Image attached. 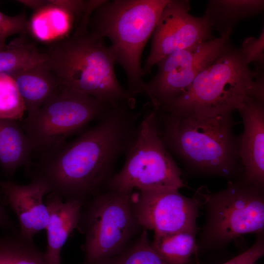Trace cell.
<instances>
[{"instance_id":"cell-1","label":"cell","mask_w":264,"mask_h":264,"mask_svg":"<svg viewBox=\"0 0 264 264\" xmlns=\"http://www.w3.org/2000/svg\"><path fill=\"white\" fill-rule=\"evenodd\" d=\"M134 105L111 107L92 127L42 154L27 167L31 180L42 182L48 193L85 204L106 190L114 166L135 134L142 112Z\"/></svg>"},{"instance_id":"cell-2","label":"cell","mask_w":264,"mask_h":264,"mask_svg":"<svg viewBox=\"0 0 264 264\" xmlns=\"http://www.w3.org/2000/svg\"><path fill=\"white\" fill-rule=\"evenodd\" d=\"M167 149L191 172L235 181L242 178L239 136L232 113L176 114L157 111Z\"/></svg>"},{"instance_id":"cell-3","label":"cell","mask_w":264,"mask_h":264,"mask_svg":"<svg viewBox=\"0 0 264 264\" xmlns=\"http://www.w3.org/2000/svg\"><path fill=\"white\" fill-rule=\"evenodd\" d=\"M42 51L43 64L60 84L111 106L135 104L134 96L118 82L109 47L93 33L74 31Z\"/></svg>"},{"instance_id":"cell-4","label":"cell","mask_w":264,"mask_h":264,"mask_svg":"<svg viewBox=\"0 0 264 264\" xmlns=\"http://www.w3.org/2000/svg\"><path fill=\"white\" fill-rule=\"evenodd\" d=\"M250 96L264 100L263 68L251 70L230 43L178 97L157 110L217 115L238 110Z\"/></svg>"},{"instance_id":"cell-5","label":"cell","mask_w":264,"mask_h":264,"mask_svg":"<svg viewBox=\"0 0 264 264\" xmlns=\"http://www.w3.org/2000/svg\"><path fill=\"white\" fill-rule=\"evenodd\" d=\"M168 1L104 0L90 17V31L110 41L109 48L124 70L127 90L133 96L145 95L142 54Z\"/></svg>"},{"instance_id":"cell-6","label":"cell","mask_w":264,"mask_h":264,"mask_svg":"<svg viewBox=\"0 0 264 264\" xmlns=\"http://www.w3.org/2000/svg\"><path fill=\"white\" fill-rule=\"evenodd\" d=\"M205 208V221L197 240L199 250L222 248L247 234L264 233V187L242 178L210 193L197 192Z\"/></svg>"},{"instance_id":"cell-7","label":"cell","mask_w":264,"mask_h":264,"mask_svg":"<svg viewBox=\"0 0 264 264\" xmlns=\"http://www.w3.org/2000/svg\"><path fill=\"white\" fill-rule=\"evenodd\" d=\"M121 170L114 174L107 189L132 192L185 186L181 171L163 140L158 116L153 108L139 121L133 140L126 151Z\"/></svg>"},{"instance_id":"cell-8","label":"cell","mask_w":264,"mask_h":264,"mask_svg":"<svg viewBox=\"0 0 264 264\" xmlns=\"http://www.w3.org/2000/svg\"><path fill=\"white\" fill-rule=\"evenodd\" d=\"M133 196L132 192L106 190L84 204L77 227L85 238L82 264H97L119 254L141 233Z\"/></svg>"},{"instance_id":"cell-9","label":"cell","mask_w":264,"mask_h":264,"mask_svg":"<svg viewBox=\"0 0 264 264\" xmlns=\"http://www.w3.org/2000/svg\"><path fill=\"white\" fill-rule=\"evenodd\" d=\"M111 107L61 84L49 100L19 122L33 153L41 155L98 121Z\"/></svg>"},{"instance_id":"cell-10","label":"cell","mask_w":264,"mask_h":264,"mask_svg":"<svg viewBox=\"0 0 264 264\" xmlns=\"http://www.w3.org/2000/svg\"><path fill=\"white\" fill-rule=\"evenodd\" d=\"M231 33L176 51L159 61L156 74L145 83V95L153 108L158 110L178 97L230 43Z\"/></svg>"},{"instance_id":"cell-11","label":"cell","mask_w":264,"mask_h":264,"mask_svg":"<svg viewBox=\"0 0 264 264\" xmlns=\"http://www.w3.org/2000/svg\"><path fill=\"white\" fill-rule=\"evenodd\" d=\"M197 194L191 198L175 189L140 191L133 194V212L142 229L153 231L154 235L179 231L197 233V221L201 205Z\"/></svg>"},{"instance_id":"cell-12","label":"cell","mask_w":264,"mask_h":264,"mask_svg":"<svg viewBox=\"0 0 264 264\" xmlns=\"http://www.w3.org/2000/svg\"><path fill=\"white\" fill-rule=\"evenodd\" d=\"M190 6L188 0H169L165 5L153 33L144 75L165 57L214 38L205 18L192 15Z\"/></svg>"},{"instance_id":"cell-13","label":"cell","mask_w":264,"mask_h":264,"mask_svg":"<svg viewBox=\"0 0 264 264\" xmlns=\"http://www.w3.org/2000/svg\"><path fill=\"white\" fill-rule=\"evenodd\" d=\"M47 194V188L39 181L31 180L25 185L0 181V203L15 213L23 237L33 240L45 229L49 216L44 197Z\"/></svg>"},{"instance_id":"cell-14","label":"cell","mask_w":264,"mask_h":264,"mask_svg":"<svg viewBox=\"0 0 264 264\" xmlns=\"http://www.w3.org/2000/svg\"><path fill=\"white\" fill-rule=\"evenodd\" d=\"M238 111L243 125L239 136L242 179L264 187V101L250 96Z\"/></svg>"},{"instance_id":"cell-15","label":"cell","mask_w":264,"mask_h":264,"mask_svg":"<svg viewBox=\"0 0 264 264\" xmlns=\"http://www.w3.org/2000/svg\"><path fill=\"white\" fill-rule=\"evenodd\" d=\"M48 212L45 228L47 245L44 253L50 264H61V253L70 234L77 228L84 203L78 200L64 201L59 196L47 194L44 199Z\"/></svg>"},{"instance_id":"cell-16","label":"cell","mask_w":264,"mask_h":264,"mask_svg":"<svg viewBox=\"0 0 264 264\" xmlns=\"http://www.w3.org/2000/svg\"><path fill=\"white\" fill-rule=\"evenodd\" d=\"M14 80L23 101L26 116H30L58 91L60 83L55 75L43 63L6 73Z\"/></svg>"},{"instance_id":"cell-17","label":"cell","mask_w":264,"mask_h":264,"mask_svg":"<svg viewBox=\"0 0 264 264\" xmlns=\"http://www.w3.org/2000/svg\"><path fill=\"white\" fill-rule=\"evenodd\" d=\"M33 149L19 121L0 119V165L11 176L31 162Z\"/></svg>"},{"instance_id":"cell-18","label":"cell","mask_w":264,"mask_h":264,"mask_svg":"<svg viewBox=\"0 0 264 264\" xmlns=\"http://www.w3.org/2000/svg\"><path fill=\"white\" fill-rule=\"evenodd\" d=\"M264 9L263 0H209L203 16L212 31L223 35L232 33L239 22L261 14Z\"/></svg>"},{"instance_id":"cell-19","label":"cell","mask_w":264,"mask_h":264,"mask_svg":"<svg viewBox=\"0 0 264 264\" xmlns=\"http://www.w3.org/2000/svg\"><path fill=\"white\" fill-rule=\"evenodd\" d=\"M46 2L29 21V33L41 42L51 43L68 36L76 22L69 13Z\"/></svg>"},{"instance_id":"cell-20","label":"cell","mask_w":264,"mask_h":264,"mask_svg":"<svg viewBox=\"0 0 264 264\" xmlns=\"http://www.w3.org/2000/svg\"><path fill=\"white\" fill-rule=\"evenodd\" d=\"M197 233L179 231L168 234L154 235L151 242L153 249L172 264H188L198 252Z\"/></svg>"},{"instance_id":"cell-21","label":"cell","mask_w":264,"mask_h":264,"mask_svg":"<svg viewBox=\"0 0 264 264\" xmlns=\"http://www.w3.org/2000/svg\"><path fill=\"white\" fill-rule=\"evenodd\" d=\"M0 264H50L33 240L19 231L0 236Z\"/></svg>"},{"instance_id":"cell-22","label":"cell","mask_w":264,"mask_h":264,"mask_svg":"<svg viewBox=\"0 0 264 264\" xmlns=\"http://www.w3.org/2000/svg\"><path fill=\"white\" fill-rule=\"evenodd\" d=\"M26 35H20L0 51V73H8L21 68L43 63L44 55L36 44Z\"/></svg>"},{"instance_id":"cell-23","label":"cell","mask_w":264,"mask_h":264,"mask_svg":"<svg viewBox=\"0 0 264 264\" xmlns=\"http://www.w3.org/2000/svg\"><path fill=\"white\" fill-rule=\"evenodd\" d=\"M97 264H172L152 247L147 230L141 233L121 253ZM188 264H191V262Z\"/></svg>"},{"instance_id":"cell-24","label":"cell","mask_w":264,"mask_h":264,"mask_svg":"<svg viewBox=\"0 0 264 264\" xmlns=\"http://www.w3.org/2000/svg\"><path fill=\"white\" fill-rule=\"evenodd\" d=\"M25 107L12 77L0 73V119L20 121Z\"/></svg>"},{"instance_id":"cell-25","label":"cell","mask_w":264,"mask_h":264,"mask_svg":"<svg viewBox=\"0 0 264 264\" xmlns=\"http://www.w3.org/2000/svg\"><path fill=\"white\" fill-rule=\"evenodd\" d=\"M29 33V21L24 13L8 16L0 11V51L7 47L5 42L15 34L26 35Z\"/></svg>"},{"instance_id":"cell-26","label":"cell","mask_w":264,"mask_h":264,"mask_svg":"<svg viewBox=\"0 0 264 264\" xmlns=\"http://www.w3.org/2000/svg\"><path fill=\"white\" fill-rule=\"evenodd\" d=\"M240 48L241 54L247 64L252 63L264 67V27L258 38L247 37L242 42Z\"/></svg>"},{"instance_id":"cell-27","label":"cell","mask_w":264,"mask_h":264,"mask_svg":"<svg viewBox=\"0 0 264 264\" xmlns=\"http://www.w3.org/2000/svg\"><path fill=\"white\" fill-rule=\"evenodd\" d=\"M264 255V233L257 235L251 247L222 264H253Z\"/></svg>"},{"instance_id":"cell-28","label":"cell","mask_w":264,"mask_h":264,"mask_svg":"<svg viewBox=\"0 0 264 264\" xmlns=\"http://www.w3.org/2000/svg\"><path fill=\"white\" fill-rule=\"evenodd\" d=\"M0 227L10 230L18 231L14 222L9 217L5 207L0 203Z\"/></svg>"},{"instance_id":"cell-29","label":"cell","mask_w":264,"mask_h":264,"mask_svg":"<svg viewBox=\"0 0 264 264\" xmlns=\"http://www.w3.org/2000/svg\"><path fill=\"white\" fill-rule=\"evenodd\" d=\"M17 1L35 11L47 5L46 0H21Z\"/></svg>"},{"instance_id":"cell-30","label":"cell","mask_w":264,"mask_h":264,"mask_svg":"<svg viewBox=\"0 0 264 264\" xmlns=\"http://www.w3.org/2000/svg\"><path fill=\"white\" fill-rule=\"evenodd\" d=\"M257 264V262H256V263H254V264Z\"/></svg>"}]
</instances>
